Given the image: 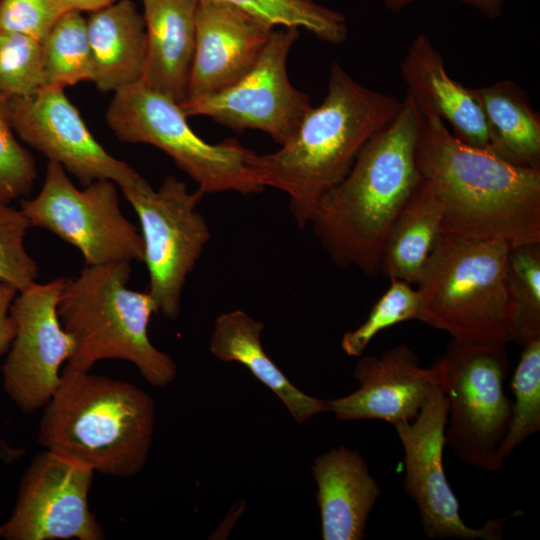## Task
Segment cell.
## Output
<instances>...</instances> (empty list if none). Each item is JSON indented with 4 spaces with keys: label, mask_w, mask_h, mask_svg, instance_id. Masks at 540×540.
Segmentation results:
<instances>
[{
    "label": "cell",
    "mask_w": 540,
    "mask_h": 540,
    "mask_svg": "<svg viewBox=\"0 0 540 540\" xmlns=\"http://www.w3.org/2000/svg\"><path fill=\"white\" fill-rule=\"evenodd\" d=\"M420 113L415 161L440 201L443 234L509 247L540 242V169L468 145Z\"/></svg>",
    "instance_id": "cell-1"
},
{
    "label": "cell",
    "mask_w": 540,
    "mask_h": 540,
    "mask_svg": "<svg viewBox=\"0 0 540 540\" xmlns=\"http://www.w3.org/2000/svg\"><path fill=\"white\" fill-rule=\"evenodd\" d=\"M420 124L421 113L406 94L397 115L317 203L308 225L337 266L380 274L387 234L422 180L415 161Z\"/></svg>",
    "instance_id": "cell-2"
},
{
    "label": "cell",
    "mask_w": 540,
    "mask_h": 540,
    "mask_svg": "<svg viewBox=\"0 0 540 540\" xmlns=\"http://www.w3.org/2000/svg\"><path fill=\"white\" fill-rule=\"evenodd\" d=\"M401 106L399 98L363 86L334 62L322 103L307 112L278 150L253 151L249 168L263 188L287 194L291 215L303 230L319 200L346 176L363 146Z\"/></svg>",
    "instance_id": "cell-3"
},
{
    "label": "cell",
    "mask_w": 540,
    "mask_h": 540,
    "mask_svg": "<svg viewBox=\"0 0 540 540\" xmlns=\"http://www.w3.org/2000/svg\"><path fill=\"white\" fill-rule=\"evenodd\" d=\"M43 408L38 441L46 450L113 477L145 466L155 403L136 385L65 367Z\"/></svg>",
    "instance_id": "cell-4"
},
{
    "label": "cell",
    "mask_w": 540,
    "mask_h": 540,
    "mask_svg": "<svg viewBox=\"0 0 540 540\" xmlns=\"http://www.w3.org/2000/svg\"><path fill=\"white\" fill-rule=\"evenodd\" d=\"M129 262L85 265L74 278H64L57 313L73 341L66 368L89 371L98 361L132 363L151 385L165 387L177 365L149 339L155 303L148 292L128 288Z\"/></svg>",
    "instance_id": "cell-5"
},
{
    "label": "cell",
    "mask_w": 540,
    "mask_h": 540,
    "mask_svg": "<svg viewBox=\"0 0 540 540\" xmlns=\"http://www.w3.org/2000/svg\"><path fill=\"white\" fill-rule=\"evenodd\" d=\"M509 248L443 234L417 282L420 321L457 340L509 343Z\"/></svg>",
    "instance_id": "cell-6"
},
{
    "label": "cell",
    "mask_w": 540,
    "mask_h": 540,
    "mask_svg": "<svg viewBox=\"0 0 540 540\" xmlns=\"http://www.w3.org/2000/svg\"><path fill=\"white\" fill-rule=\"evenodd\" d=\"M448 402L445 443L463 463L493 472L512 418L504 391L507 344L451 339L430 366Z\"/></svg>",
    "instance_id": "cell-7"
},
{
    "label": "cell",
    "mask_w": 540,
    "mask_h": 540,
    "mask_svg": "<svg viewBox=\"0 0 540 540\" xmlns=\"http://www.w3.org/2000/svg\"><path fill=\"white\" fill-rule=\"evenodd\" d=\"M187 118L179 103L141 80L115 91L106 112L107 125L120 141L163 151L204 193L264 189L248 165L252 150L236 139L208 143Z\"/></svg>",
    "instance_id": "cell-8"
},
{
    "label": "cell",
    "mask_w": 540,
    "mask_h": 540,
    "mask_svg": "<svg viewBox=\"0 0 540 540\" xmlns=\"http://www.w3.org/2000/svg\"><path fill=\"white\" fill-rule=\"evenodd\" d=\"M118 185L97 180L78 189L64 168L48 161L43 185L21 211L31 227L48 230L77 248L85 265L144 262L141 232L122 213Z\"/></svg>",
    "instance_id": "cell-9"
},
{
    "label": "cell",
    "mask_w": 540,
    "mask_h": 540,
    "mask_svg": "<svg viewBox=\"0 0 540 540\" xmlns=\"http://www.w3.org/2000/svg\"><path fill=\"white\" fill-rule=\"evenodd\" d=\"M141 225L148 293L157 313L175 320L183 288L210 240V230L198 205L204 192L189 191L186 183L167 175L155 190L144 181L122 190Z\"/></svg>",
    "instance_id": "cell-10"
},
{
    "label": "cell",
    "mask_w": 540,
    "mask_h": 540,
    "mask_svg": "<svg viewBox=\"0 0 540 540\" xmlns=\"http://www.w3.org/2000/svg\"><path fill=\"white\" fill-rule=\"evenodd\" d=\"M297 28L273 29L255 64L236 82L179 103L187 117L206 116L235 130L256 129L279 145L295 133L312 108L307 94L287 74V57Z\"/></svg>",
    "instance_id": "cell-11"
},
{
    "label": "cell",
    "mask_w": 540,
    "mask_h": 540,
    "mask_svg": "<svg viewBox=\"0 0 540 540\" xmlns=\"http://www.w3.org/2000/svg\"><path fill=\"white\" fill-rule=\"evenodd\" d=\"M447 415V399L435 386L414 420L394 425L404 450V491L416 504L428 538L502 539L507 518L490 519L472 528L460 516L443 468Z\"/></svg>",
    "instance_id": "cell-12"
},
{
    "label": "cell",
    "mask_w": 540,
    "mask_h": 540,
    "mask_svg": "<svg viewBox=\"0 0 540 540\" xmlns=\"http://www.w3.org/2000/svg\"><path fill=\"white\" fill-rule=\"evenodd\" d=\"M94 471L49 450L30 462L10 518L0 526L7 540H103L88 505Z\"/></svg>",
    "instance_id": "cell-13"
},
{
    "label": "cell",
    "mask_w": 540,
    "mask_h": 540,
    "mask_svg": "<svg viewBox=\"0 0 540 540\" xmlns=\"http://www.w3.org/2000/svg\"><path fill=\"white\" fill-rule=\"evenodd\" d=\"M8 106L17 137L48 161L60 164L83 186L110 180L123 190L146 181L95 139L64 88L42 87L29 96L8 100Z\"/></svg>",
    "instance_id": "cell-14"
},
{
    "label": "cell",
    "mask_w": 540,
    "mask_h": 540,
    "mask_svg": "<svg viewBox=\"0 0 540 540\" xmlns=\"http://www.w3.org/2000/svg\"><path fill=\"white\" fill-rule=\"evenodd\" d=\"M64 278L34 282L18 292L10 307L16 334L2 366L3 387L27 413L48 403L59 385L60 367L73 350L57 313Z\"/></svg>",
    "instance_id": "cell-15"
},
{
    "label": "cell",
    "mask_w": 540,
    "mask_h": 540,
    "mask_svg": "<svg viewBox=\"0 0 540 540\" xmlns=\"http://www.w3.org/2000/svg\"><path fill=\"white\" fill-rule=\"evenodd\" d=\"M353 377L359 389L328 400V411L340 420L379 419L393 426L410 422L436 386L432 369L423 368L406 345L389 348L379 357H360Z\"/></svg>",
    "instance_id": "cell-16"
},
{
    "label": "cell",
    "mask_w": 540,
    "mask_h": 540,
    "mask_svg": "<svg viewBox=\"0 0 540 540\" xmlns=\"http://www.w3.org/2000/svg\"><path fill=\"white\" fill-rule=\"evenodd\" d=\"M195 50L187 96L217 92L240 79L257 61L274 29L236 8L199 1Z\"/></svg>",
    "instance_id": "cell-17"
},
{
    "label": "cell",
    "mask_w": 540,
    "mask_h": 540,
    "mask_svg": "<svg viewBox=\"0 0 540 540\" xmlns=\"http://www.w3.org/2000/svg\"><path fill=\"white\" fill-rule=\"evenodd\" d=\"M402 79L420 112L432 113L462 142L491 149L484 115L472 92L447 73L441 53L425 34L410 43L400 64Z\"/></svg>",
    "instance_id": "cell-18"
},
{
    "label": "cell",
    "mask_w": 540,
    "mask_h": 540,
    "mask_svg": "<svg viewBox=\"0 0 540 540\" xmlns=\"http://www.w3.org/2000/svg\"><path fill=\"white\" fill-rule=\"evenodd\" d=\"M322 539L361 540L381 489L364 458L346 446L315 458Z\"/></svg>",
    "instance_id": "cell-19"
},
{
    "label": "cell",
    "mask_w": 540,
    "mask_h": 540,
    "mask_svg": "<svg viewBox=\"0 0 540 540\" xmlns=\"http://www.w3.org/2000/svg\"><path fill=\"white\" fill-rule=\"evenodd\" d=\"M141 1L146 29V59L141 81L181 103L187 96L199 1Z\"/></svg>",
    "instance_id": "cell-20"
},
{
    "label": "cell",
    "mask_w": 540,
    "mask_h": 540,
    "mask_svg": "<svg viewBox=\"0 0 540 540\" xmlns=\"http://www.w3.org/2000/svg\"><path fill=\"white\" fill-rule=\"evenodd\" d=\"M87 35L92 77L102 92H115L142 79L146 59V29L131 0H114L91 12Z\"/></svg>",
    "instance_id": "cell-21"
},
{
    "label": "cell",
    "mask_w": 540,
    "mask_h": 540,
    "mask_svg": "<svg viewBox=\"0 0 540 540\" xmlns=\"http://www.w3.org/2000/svg\"><path fill=\"white\" fill-rule=\"evenodd\" d=\"M264 324L237 309L220 314L210 339L211 353L224 362L244 365L288 408L297 422L328 411V401L309 396L292 384L266 354L261 342Z\"/></svg>",
    "instance_id": "cell-22"
},
{
    "label": "cell",
    "mask_w": 540,
    "mask_h": 540,
    "mask_svg": "<svg viewBox=\"0 0 540 540\" xmlns=\"http://www.w3.org/2000/svg\"><path fill=\"white\" fill-rule=\"evenodd\" d=\"M442 221L440 201L432 187L422 179L387 234L380 274L389 280L417 284L443 235Z\"/></svg>",
    "instance_id": "cell-23"
},
{
    "label": "cell",
    "mask_w": 540,
    "mask_h": 540,
    "mask_svg": "<svg viewBox=\"0 0 540 540\" xmlns=\"http://www.w3.org/2000/svg\"><path fill=\"white\" fill-rule=\"evenodd\" d=\"M472 92L484 115L492 151L515 165L540 169V117L527 93L512 80Z\"/></svg>",
    "instance_id": "cell-24"
},
{
    "label": "cell",
    "mask_w": 540,
    "mask_h": 540,
    "mask_svg": "<svg viewBox=\"0 0 540 540\" xmlns=\"http://www.w3.org/2000/svg\"><path fill=\"white\" fill-rule=\"evenodd\" d=\"M510 342L540 339V242L510 247L505 263Z\"/></svg>",
    "instance_id": "cell-25"
},
{
    "label": "cell",
    "mask_w": 540,
    "mask_h": 540,
    "mask_svg": "<svg viewBox=\"0 0 540 540\" xmlns=\"http://www.w3.org/2000/svg\"><path fill=\"white\" fill-rule=\"evenodd\" d=\"M43 87L91 81L92 59L82 12H64L41 41Z\"/></svg>",
    "instance_id": "cell-26"
},
{
    "label": "cell",
    "mask_w": 540,
    "mask_h": 540,
    "mask_svg": "<svg viewBox=\"0 0 540 540\" xmlns=\"http://www.w3.org/2000/svg\"><path fill=\"white\" fill-rule=\"evenodd\" d=\"M213 1L230 5L272 28L275 26L304 28L330 44H341L347 38V24L344 16L314 0Z\"/></svg>",
    "instance_id": "cell-27"
},
{
    "label": "cell",
    "mask_w": 540,
    "mask_h": 540,
    "mask_svg": "<svg viewBox=\"0 0 540 540\" xmlns=\"http://www.w3.org/2000/svg\"><path fill=\"white\" fill-rule=\"evenodd\" d=\"M512 389V418L499 451L503 464L517 446L540 431V339L523 346Z\"/></svg>",
    "instance_id": "cell-28"
},
{
    "label": "cell",
    "mask_w": 540,
    "mask_h": 540,
    "mask_svg": "<svg viewBox=\"0 0 540 540\" xmlns=\"http://www.w3.org/2000/svg\"><path fill=\"white\" fill-rule=\"evenodd\" d=\"M420 316L417 289L404 280L390 279V286L375 302L365 321L343 335L341 347L347 355L360 357L381 331L405 321H420Z\"/></svg>",
    "instance_id": "cell-29"
},
{
    "label": "cell",
    "mask_w": 540,
    "mask_h": 540,
    "mask_svg": "<svg viewBox=\"0 0 540 540\" xmlns=\"http://www.w3.org/2000/svg\"><path fill=\"white\" fill-rule=\"evenodd\" d=\"M42 87L41 42L0 31V96L7 100L22 98Z\"/></svg>",
    "instance_id": "cell-30"
},
{
    "label": "cell",
    "mask_w": 540,
    "mask_h": 540,
    "mask_svg": "<svg viewBox=\"0 0 540 540\" xmlns=\"http://www.w3.org/2000/svg\"><path fill=\"white\" fill-rule=\"evenodd\" d=\"M37 178L33 155L17 139L8 100L0 96V202L27 197Z\"/></svg>",
    "instance_id": "cell-31"
},
{
    "label": "cell",
    "mask_w": 540,
    "mask_h": 540,
    "mask_svg": "<svg viewBox=\"0 0 540 540\" xmlns=\"http://www.w3.org/2000/svg\"><path fill=\"white\" fill-rule=\"evenodd\" d=\"M30 224L21 211L0 202V282L21 291L38 277V264L24 246Z\"/></svg>",
    "instance_id": "cell-32"
},
{
    "label": "cell",
    "mask_w": 540,
    "mask_h": 540,
    "mask_svg": "<svg viewBox=\"0 0 540 540\" xmlns=\"http://www.w3.org/2000/svg\"><path fill=\"white\" fill-rule=\"evenodd\" d=\"M62 14L51 0H0V31L41 42Z\"/></svg>",
    "instance_id": "cell-33"
},
{
    "label": "cell",
    "mask_w": 540,
    "mask_h": 540,
    "mask_svg": "<svg viewBox=\"0 0 540 540\" xmlns=\"http://www.w3.org/2000/svg\"><path fill=\"white\" fill-rule=\"evenodd\" d=\"M18 292L14 286L0 282V355L9 351L16 334L10 307Z\"/></svg>",
    "instance_id": "cell-34"
},
{
    "label": "cell",
    "mask_w": 540,
    "mask_h": 540,
    "mask_svg": "<svg viewBox=\"0 0 540 540\" xmlns=\"http://www.w3.org/2000/svg\"><path fill=\"white\" fill-rule=\"evenodd\" d=\"M416 0H383L384 6L391 11H398ZM465 4L478 9L490 19H495L502 14L505 0H460Z\"/></svg>",
    "instance_id": "cell-35"
},
{
    "label": "cell",
    "mask_w": 540,
    "mask_h": 540,
    "mask_svg": "<svg viewBox=\"0 0 540 540\" xmlns=\"http://www.w3.org/2000/svg\"><path fill=\"white\" fill-rule=\"evenodd\" d=\"M52 3L62 12L69 10H78L81 12H92L114 0H51Z\"/></svg>",
    "instance_id": "cell-36"
},
{
    "label": "cell",
    "mask_w": 540,
    "mask_h": 540,
    "mask_svg": "<svg viewBox=\"0 0 540 540\" xmlns=\"http://www.w3.org/2000/svg\"><path fill=\"white\" fill-rule=\"evenodd\" d=\"M0 537H1V530H0Z\"/></svg>",
    "instance_id": "cell-37"
},
{
    "label": "cell",
    "mask_w": 540,
    "mask_h": 540,
    "mask_svg": "<svg viewBox=\"0 0 540 540\" xmlns=\"http://www.w3.org/2000/svg\"><path fill=\"white\" fill-rule=\"evenodd\" d=\"M0 456H1V454H0Z\"/></svg>",
    "instance_id": "cell-38"
}]
</instances>
